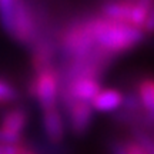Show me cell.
<instances>
[{"label":"cell","mask_w":154,"mask_h":154,"mask_svg":"<svg viewBox=\"0 0 154 154\" xmlns=\"http://www.w3.org/2000/svg\"><path fill=\"white\" fill-rule=\"evenodd\" d=\"M87 22L96 46L116 59L134 50L146 40V33L141 29L109 20L97 13L87 16Z\"/></svg>","instance_id":"cell-1"},{"label":"cell","mask_w":154,"mask_h":154,"mask_svg":"<svg viewBox=\"0 0 154 154\" xmlns=\"http://www.w3.org/2000/svg\"><path fill=\"white\" fill-rule=\"evenodd\" d=\"M30 94L37 101L42 111L59 107L60 97V73L56 66L34 72L30 82Z\"/></svg>","instance_id":"cell-2"},{"label":"cell","mask_w":154,"mask_h":154,"mask_svg":"<svg viewBox=\"0 0 154 154\" xmlns=\"http://www.w3.org/2000/svg\"><path fill=\"white\" fill-rule=\"evenodd\" d=\"M17 90L11 83L0 79V104H9L16 101Z\"/></svg>","instance_id":"cell-8"},{"label":"cell","mask_w":154,"mask_h":154,"mask_svg":"<svg viewBox=\"0 0 154 154\" xmlns=\"http://www.w3.org/2000/svg\"><path fill=\"white\" fill-rule=\"evenodd\" d=\"M63 116L67 119V126L70 131L76 136H83L90 130L93 123V113L90 103L84 101H72L69 104L61 106Z\"/></svg>","instance_id":"cell-3"},{"label":"cell","mask_w":154,"mask_h":154,"mask_svg":"<svg viewBox=\"0 0 154 154\" xmlns=\"http://www.w3.org/2000/svg\"><path fill=\"white\" fill-rule=\"evenodd\" d=\"M42 128L51 144H60L66 136V123L63 111L59 107L42 111Z\"/></svg>","instance_id":"cell-4"},{"label":"cell","mask_w":154,"mask_h":154,"mask_svg":"<svg viewBox=\"0 0 154 154\" xmlns=\"http://www.w3.org/2000/svg\"><path fill=\"white\" fill-rule=\"evenodd\" d=\"M143 32L147 34H154V5L150 7L149 14H147V19H146V23L143 26Z\"/></svg>","instance_id":"cell-9"},{"label":"cell","mask_w":154,"mask_h":154,"mask_svg":"<svg viewBox=\"0 0 154 154\" xmlns=\"http://www.w3.org/2000/svg\"><path fill=\"white\" fill-rule=\"evenodd\" d=\"M123 104V93L116 88L101 90L91 101L90 106L94 111L99 113H113L117 111Z\"/></svg>","instance_id":"cell-6"},{"label":"cell","mask_w":154,"mask_h":154,"mask_svg":"<svg viewBox=\"0 0 154 154\" xmlns=\"http://www.w3.org/2000/svg\"><path fill=\"white\" fill-rule=\"evenodd\" d=\"M0 154H2V151H0Z\"/></svg>","instance_id":"cell-11"},{"label":"cell","mask_w":154,"mask_h":154,"mask_svg":"<svg viewBox=\"0 0 154 154\" xmlns=\"http://www.w3.org/2000/svg\"><path fill=\"white\" fill-rule=\"evenodd\" d=\"M17 154H36L32 149H29L26 146H22V144H19L17 146Z\"/></svg>","instance_id":"cell-10"},{"label":"cell","mask_w":154,"mask_h":154,"mask_svg":"<svg viewBox=\"0 0 154 154\" xmlns=\"http://www.w3.org/2000/svg\"><path fill=\"white\" fill-rule=\"evenodd\" d=\"M17 2L19 0H0V24L7 34L10 32L11 20H13Z\"/></svg>","instance_id":"cell-7"},{"label":"cell","mask_w":154,"mask_h":154,"mask_svg":"<svg viewBox=\"0 0 154 154\" xmlns=\"http://www.w3.org/2000/svg\"><path fill=\"white\" fill-rule=\"evenodd\" d=\"M27 121H29L27 111L22 109V107H14V109L7 110L3 114L2 121H0V128L22 140L23 131H24V128L27 126Z\"/></svg>","instance_id":"cell-5"}]
</instances>
